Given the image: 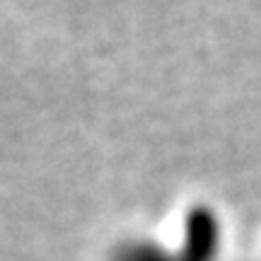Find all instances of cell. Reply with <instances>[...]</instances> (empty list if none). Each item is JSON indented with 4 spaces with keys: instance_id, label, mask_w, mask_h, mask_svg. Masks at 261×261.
I'll use <instances>...</instances> for the list:
<instances>
[{
    "instance_id": "obj_1",
    "label": "cell",
    "mask_w": 261,
    "mask_h": 261,
    "mask_svg": "<svg viewBox=\"0 0 261 261\" xmlns=\"http://www.w3.org/2000/svg\"><path fill=\"white\" fill-rule=\"evenodd\" d=\"M179 249L187 261H218L223 252V223L211 205H191L181 223Z\"/></svg>"
},
{
    "instance_id": "obj_2",
    "label": "cell",
    "mask_w": 261,
    "mask_h": 261,
    "mask_svg": "<svg viewBox=\"0 0 261 261\" xmlns=\"http://www.w3.org/2000/svg\"><path fill=\"white\" fill-rule=\"evenodd\" d=\"M109 261H187L179 247H167L152 237H130L112 249Z\"/></svg>"
}]
</instances>
